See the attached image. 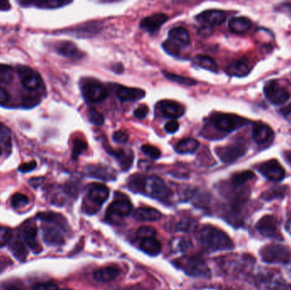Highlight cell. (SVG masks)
Instances as JSON below:
<instances>
[{"label": "cell", "instance_id": "cell-2", "mask_svg": "<svg viewBox=\"0 0 291 290\" xmlns=\"http://www.w3.org/2000/svg\"><path fill=\"white\" fill-rule=\"evenodd\" d=\"M197 237L203 247L207 250H228L234 248V243L229 235L210 225L204 226L198 232Z\"/></svg>", "mask_w": 291, "mask_h": 290}, {"label": "cell", "instance_id": "cell-4", "mask_svg": "<svg viewBox=\"0 0 291 290\" xmlns=\"http://www.w3.org/2000/svg\"><path fill=\"white\" fill-rule=\"evenodd\" d=\"M174 265L191 277H209L210 271L201 257L186 256L174 261Z\"/></svg>", "mask_w": 291, "mask_h": 290}, {"label": "cell", "instance_id": "cell-1", "mask_svg": "<svg viewBox=\"0 0 291 290\" xmlns=\"http://www.w3.org/2000/svg\"><path fill=\"white\" fill-rule=\"evenodd\" d=\"M128 187L135 193H142L158 200H166L172 194L164 179L157 176L145 177L136 174L128 179Z\"/></svg>", "mask_w": 291, "mask_h": 290}, {"label": "cell", "instance_id": "cell-40", "mask_svg": "<svg viewBox=\"0 0 291 290\" xmlns=\"http://www.w3.org/2000/svg\"><path fill=\"white\" fill-rule=\"evenodd\" d=\"M40 100L41 98L39 95H26L21 100V106L26 109L33 108L40 104Z\"/></svg>", "mask_w": 291, "mask_h": 290}, {"label": "cell", "instance_id": "cell-58", "mask_svg": "<svg viewBox=\"0 0 291 290\" xmlns=\"http://www.w3.org/2000/svg\"><path fill=\"white\" fill-rule=\"evenodd\" d=\"M5 290H21V288L16 285H10L8 287H6Z\"/></svg>", "mask_w": 291, "mask_h": 290}, {"label": "cell", "instance_id": "cell-13", "mask_svg": "<svg viewBox=\"0 0 291 290\" xmlns=\"http://www.w3.org/2000/svg\"><path fill=\"white\" fill-rule=\"evenodd\" d=\"M256 229L264 237L274 239H282V237L278 232V222L272 214H267L263 216L257 223Z\"/></svg>", "mask_w": 291, "mask_h": 290}, {"label": "cell", "instance_id": "cell-39", "mask_svg": "<svg viewBox=\"0 0 291 290\" xmlns=\"http://www.w3.org/2000/svg\"><path fill=\"white\" fill-rule=\"evenodd\" d=\"M88 148V145L84 140L79 138H77L74 140V144H73V153H72V157L74 159H77L79 158V155H81L82 153H84Z\"/></svg>", "mask_w": 291, "mask_h": 290}, {"label": "cell", "instance_id": "cell-30", "mask_svg": "<svg viewBox=\"0 0 291 290\" xmlns=\"http://www.w3.org/2000/svg\"><path fill=\"white\" fill-rule=\"evenodd\" d=\"M88 174L94 178L102 179H115V173L113 169L103 165H90L87 169Z\"/></svg>", "mask_w": 291, "mask_h": 290}, {"label": "cell", "instance_id": "cell-12", "mask_svg": "<svg viewBox=\"0 0 291 290\" xmlns=\"http://www.w3.org/2000/svg\"><path fill=\"white\" fill-rule=\"evenodd\" d=\"M257 169L263 176L272 182H280L285 176L284 169L275 159L259 164Z\"/></svg>", "mask_w": 291, "mask_h": 290}, {"label": "cell", "instance_id": "cell-41", "mask_svg": "<svg viewBox=\"0 0 291 290\" xmlns=\"http://www.w3.org/2000/svg\"><path fill=\"white\" fill-rule=\"evenodd\" d=\"M164 50H166V52L168 53L169 55L173 56H179L181 54V47L179 45H176L175 43L172 42L171 40H166L163 43Z\"/></svg>", "mask_w": 291, "mask_h": 290}, {"label": "cell", "instance_id": "cell-5", "mask_svg": "<svg viewBox=\"0 0 291 290\" xmlns=\"http://www.w3.org/2000/svg\"><path fill=\"white\" fill-rule=\"evenodd\" d=\"M109 197V189L103 184H93L87 193L84 199L85 211L89 214H94L100 209L103 203Z\"/></svg>", "mask_w": 291, "mask_h": 290}, {"label": "cell", "instance_id": "cell-56", "mask_svg": "<svg viewBox=\"0 0 291 290\" xmlns=\"http://www.w3.org/2000/svg\"><path fill=\"white\" fill-rule=\"evenodd\" d=\"M11 9V4L6 0H0V11H7Z\"/></svg>", "mask_w": 291, "mask_h": 290}, {"label": "cell", "instance_id": "cell-43", "mask_svg": "<svg viewBox=\"0 0 291 290\" xmlns=\"http://www.w3.org/2000/svg\"><path fill=\"white\" fill-rule=\"evenodd\" d=\"M142 152L144 153L145 155L149 157L153 160L158 159L161 156V152L158 148H156L154 146L144 145L142 147Z\"/></svg>", "mask_w": 291, "mask_h": 290}, {"label": "cell", "instance_id": "cell-36", "mask_svg": "<svg viewBox=\"0 0 291 290\" xmlns=\"http://www.w3.org/2000/svg\"><path fill=\"white\" fill-rule=\"evenodd\" d=\"M14 79L13 68L9 65L0 64V84L8 85Z\"/></svg>", "mask_w": 291, "mask_h": 290}, {"label": "cell", "instance_id": "cell-21", "mask_svg": "<svg viewBox=\"0 0 291 290\" xmlns=\"http://www.w3.org/2000/svg\"><path fill=\"white\" fill-rule=\"evenodd\" d=\"M22 236L26 245L34 253H40L42 251L41 246L38 242V229L35 225H27L22 230Z\"/></svg>", "mask_w": 291, "mask_h": 290}, {"label": "cell", "instance_id": "cell-50", "mask_svg": "<svg viewBox=\"0 0 291 290\" xmlns=\"http://www.w3.org/2000/svg\"><path fill=\"white\" fill-rule=\"evenodd\" d=\"M33 290H59L57 285L54 282L38 283L33 287Z\"/></svg>", "mask_w": 291, "mask_h": 290}, {"label": "cell", "instance_id": "cell-28", "mask_svg": "<svg viewBox=\"0 0 291 290\" xmlns=\"http://www.w3.org/2000/svg\"><path fill=\"white\" fill-rule=\"evenodd\" d=\"M250 70L251 68L249 63L244 59H242L229 64L225 71L230 76L244 77L249 74Z\"/></svg>", "mask_w": 291, "mask_h": 290}, {"label": "cell", "instance_id": "cell-19", "mask_svg": "<svg viewBox=\"0 0 291 290\" xmlns=\"http://www.w3.org/2000/svg\"><path fill=\"white\" fill-rule=\"evenodd\" d=\"M115 91L117 97L123 102L137 101L143 99L146 95V92L142 89L125 87L123 85H117Z\"/></svg>", "mask_w": 291, "mask_h": 290}, {"label": "cell", "instance_id": "cell-35", "mask_svg": "<svg viewBox=\"0 0 291 290\" xmlns=\"http://www.w3.org/2000/svg\"><path fill=\"white\" fill-rule=\"evenodd\" d=\"M254 178V174L252 171L246 170V171L239 172V173H236L232 176L231 183L234 187L239 188V187H241Z\"/></svg>", "mask_w": 291, "mask_h": 290}, {"label": "cell", "instance_id": "cell-38", "mask_svg": "<svg viewBox=\"0 0 291 290\" xmlns=\"http://www.w3.org/2000/svg\"><path fill=\"white\" fill-rule=\"evenodd\" d=\"M87 118L89 123L95 126H102L104 124V117L95 109H89V111L87 113Z\"/></svg>", "mask_w": 291, "mask_h": 290}, {"label": "cell", "instance_id": "cell-17", "mask_svg": "<svg viewBox=\"0 0 291 290\" xmlns=\"http://www.w3.org/2000/svg\"><path fill=\"white\" fill-rule=\"evenodd\" d=\"M104 148L108 154L113 156V158L118 162L121 169H123V171H128V169H131L134 160V153L132 151H126L123 149L114 151L113 148L111 149L110 147L108 145L104 146Z\"/></svg>", "mask_w": 291, "mask_h": 290}, {"label": "cell", "instance_id": "cell-57", "mask_svg": "<svg viewBox=\"0 0 291 290\" xmlns=\"http://www.w3.org/2000/svg\"><path fill=\"white\" fill-rule=\"evenodd\" d=\"M283 156H284V159L286 161L291 164V151H286L283 153Z\"/></svg>", "mask_w": 291, "mask_h": 290}, {"label": "cell", "instance_id": "cell-59", "mask_svg": "<svg viewBox=\"0 0 291 290\" xmlns=\"http://www.w3.org/2000/svg\"><path fill=\"white\" fill-rule=\"evenodd\" d=\"M286 119L291 124V110L285 114Z\"/></svg>", "mask_w": 291, "mask_h": 290}, {"label": "cell", "instance_id": "cell-31", "mask_svg": "<svg viewBox=\"0 0 291 290\" xmlns=\"http://www.w3.org/2000/svg\"><path fill=\"white\" fill-rule=\"evenodd\" d=\"M200 147V142L193 138H185L182 140H179L175 149L176 152L181 154H188V153H193L197 151Z\"/></svg>", "mask_w": 291, "mask_h": 290}, {"label": "cell", "instance_id": "cell-11", "mask_svg": "<svg viewBox=\"0 0 291 290\" xmlns=\"http://www.w3.org/2000/svg\"><path fill=\"white\" fill-rule=\"evenodd\" d=\"M247 147L244 143L235 142L215 148V153L220 161L225 164H232L246 153Z\"/></svg>", "mask_w": 291, "mask_h": 290}, {"label": "cell", "instance_id": "cell-46", "mask_svg": "<svg viewBox=\"0 0 291 290\" xmlns=\"http://www.w3.org/2000/svg\"><path fill=\"white\" fill-rule=\"evenodd\" d=\"M196 224L194 221L189 219H181L178 222H176V226H175V229L176 231H189L194 227V225Z\"/></svg>", "mask_w": 291, "mask_h": 290}, {"label": "cell", "instance_id": "cell-55", "mask_svg": "<svg viewBox=\"0 0 291 290\" xmlns=\"http://www.w3.org/2000/svg\"><path fill=\"white\" fill-rule=\"evenodd\" d=\"M278 11L291 16V3H283L278 6Z\"/></svg>", "mask_w": 291, "mask_h": 290}, {"label": "cell", "instance_id": "cell-60", "mask_svg": "<svg viewBox=\"0 0 291 290\" xmlns=\"http://www.w3.org/2000/svg\"><path fill=\"white\" fill-rule=\"evenodd\" d=\"M2 154H3V148L0 146V156L2 155Z\"/></svg>", "mask_w": 291, "mask_h": 290}, {"label": "cell", "instance_id": "cell-34", "mask_svg": "<svg viewBox=\"0 0 291 290\" xmlns=\"http://www.w3.org/2000/svg\"><path fill=\"white\" fill-rule=\"evenodd\" d=\"M163 74L166 79H168L169 80H171L172 82L179 84V85H186V86H193V85L197 84V81L195 79H191V78H188V77L181 76V75L172 74V72H170L168 71H163Z\"/></svg>", "mask_w": 291, "mask_h": 290}, {"label": "cell", "instance_id": "cell-33", "mask_svg": "<svg viewBox=\"0 0 291 290\" xmlns=\"http://www.w3.org/2000/svg\"><path fill=\"white\" fill-rule=\"evenodd\" d=\"M192 63L195 66L205 69L208 71H212V72H218V66L214 59L211 58L210 56H204V55H199L194 57L192 60Z\"/></svg>", "mask_w": 291, "mask_h": 290}, {"label": "cell", "instance_id": "cell-15", "mask_svg": "<svg viewBox=\"0 0 291 290\" xmlns=\"http://www.w3.org/2000/svg\"><path fill=\"white\" fill-rule=\"evenodd\" d=\"M169 16L165 13L152 14L142 19L140 27L145 32L154 33L160 29V27L168 21Z\"/></svg>", "mask_w": 291, "mask_h": 290}, {"label": "cell", "instance_id": "cell-54", "mask_svg": "<svg viewBox=\"0 0 291 290\" xmlns=\"http://www.w3.org/2000/svg\"><path fill=\"white\" fill-rule=\"evenodd\" d=\"M189 243L188 241L186 240L185 238H179L178 242L176 243V248L180 252H184L188 248Z\"/></svg>", "mask_w": 291, "mask_h": 290}, {"label": "cell", "instance_id": "cell-48", "mask_svg": "<svg viewBox=\"0 0 291 290\" xmlns=\"http://www.w3.org/2000/svg\"><path fill=\"white\" fill-rule=\"evenodd\" d=\"M113 140L114 142L118 144H125L128 140V135L124 130H118L113 135Z\"/></svg>", "mask_w": 291, "mask_h": 290}, {"label": "cell", "instance_id": "cell-3", "mask_svg": "<svg viewBox=\"0 0 291 290\" xmlns=\"http://www.w3.org/2000/svg\"><path fill=\"white\" fill-rule=\"evenodd\" d=\"M40 219L45 222L43 234L45 243L50 245H60L64 243V231L66 222L63 217L53 212L39 214Z\"/></svg>", "mask_w": 291, "mask_h": 290}, {"label": "cell", "instance_id": "cell-20", "mask_svg": "<svg viewBox=\"0 0 291 290\" xmlns=\"http://www.w3.org/2000/svg\"><path fill=\"white\" fill-rule=\"evenodd\" d=\"M252 136L259 145H265L273 140L274 133L270 127L264 124H255L253 127Z\"/></svg>", "mask_w": 291, "mask_h": 290}, {"label": "cell", "instance_id": "cell-53", "mask_svg": "<svg viewBox=\"0 0 291 290\" xmlns=\"http://www.w3.org/2000/svg\"><path fill=\"white\" fill-rule=\"evenodd\" d=\"M37 167V163L35 161L28 162V163H25V164H21L19 167V171L22 172V173H26V172H30L34 170Z\"/></svg>", "mask_w": 291, "mask_h": 290}, {"label": "cell", "instance_id": "cell-47", "mask_svg": "<svg viewBox=\"0 0 291 290\" xmlns=\"http://www.w3.org/2000/svg\"><path fill=\"white\" fill-rule=\"evenodd\" d=\"M137 237H139L140 239H143V238L150 237H156V231L152 227H140L137 231Z\"/></svg>", "mask_w": 291, "mask_h": 290}, {"label": "cell", "instance_id": "cell-18", "mask_svg": "<svg viewBox=\"0 0 291 290\" xmlns=\"http://www.w3.org/2000/svg\"><path fill=\"white\" fill-rule=\"evenodd\" d=\"M132 203L128 198H121L115 199L111 203L108 208V215H115L118 217L128 216L132 212Z\"/></svg>", "mask_w": 291, "mask_h": 290}, {"label": "cell", "instance_id": "cell-9", "mask_svg": "<svg viewBox=\"0 0 291 290\" xmlns=\"http://www.w3.org/2000/svg\"><path fill=\"white\" fill-rule=\"evenodd\" d=\"M21 85L28 90H38L44 86L40 74L34 69L26 66H18L16 68Z\"/></svg>", "mask_w": 291, "mask_h": 290}, {"label": "cell", "instance_id": "cell-52", "mask_svg": "<svg viewBox=\"0 0 291 290\" xmlns=\"http://www.w3.org/2000/svg\"><path fill=\"white\" fill-rule=\"evenodd\" d=\"M179 129V124L178 122H176V120H171V121L166 123V126H165V129L166 131L169 134H174L176 133Z\"/></svg>", "mask_w": 291, "mask_h": 290}, {"label": "cell", "instance_id": "cell-7", "mask_svg": "<svg viewBox=\"0 0 291 290\" xmlns=\"http://www.w3.org/2000/svg\"><path fill=\"white\" fill-rule=\"evenodd\" d=\"M81 91L84 100L88 103H100L108 96L105 86L92 79H85L82 81Z\"/></svg>", "mask_w": 291, "mask_h": 290}, {"label": "cell", "instance_id": "cell-24", "mask_svg": "<svg viewBox=\"0 0 291 290\" xmlns=\"http://www.w3.org/2000/svg\"><path fill=\"white\" fill-rule=\"evenodd\" d=\"M133 217L139 222H155L161 219L162 214L156 208L147 207L136 209L133 213Z\"/></svg>", "mask_w": 291, "mask_h": 290}, {"label": "cell", "instance_id": "cell-14", "mask_svg": "<svg viewBox=\"0 0 291 290\" xmlns=\"http://www.w3.org/2000/svg\"><path fill=\"white\" fill-rule=\"evenodd\" d=\"M157 110L167 119H176L185 114V107L180 103L172 100H161L157 104Z\"/></svg>", "mask_w": 291, "mask_h": 290}, {"label": "cell", "instance_id": "cell-42", "mask_svg": "<svg viewBox=\"0 0 291 290\" xmlns=\"http://www.w3.org/2000/svg\"><path fill=\"white\" fill-rule=\"evenodd\" d=\"M28 198L22 193H16L11 199V205L15 208H22L28 204Z\"/></svg>", "mask_w": 291, "mask_h": 290}, {"label": "cell", "instance_id": "cell-16", "mask_svg": "<svg viewBox=\"0 0 291 290\" xmlns=\"http://www.w3.org/2000/svg\"><path fill=\"white\" fill-rule=\"evenodd\" d=\"M227 15L224 11L218 10H209L204 11L196 16L198 21L204 24V26L212 28L213 26H220L225 21Z\"/></svg>", "mask_w": 291, "mask_h": 290}, {"label": "cell", "instance_id": "cell-37", "mask_svg": "<svg viewBox=\"0 0 291 290\" xmlns=\"http://www.w3.org/2000/svg\"><path fill=\"white\" fill-rule=\"evenodd\" d=\"M284 194H285L284 187H274L263 193L262 198L265 200H272L274 198H282Z\"/></svg>", "mask_w": 291, "mask_h": 290}, {"label": "cell", "instance_id": "cell-25", "mask_svg": "<svg viewBox=\"0 0 291 290\" xmlns=\"http://www.w3.org/2000/svg\"><path fill=\"white\" fill-rule=\"evenodd\" d=\"M169 40L179 45L180 47L186 46L190 43V35L184 27L177 26L169 31Z\"/></svg>", "mask_w": 291, "mask_h": 290}, {"label": "cell", "instance_id": "cell-61", "mask_svg": "<svg viewBox=\"0 0 291 290\" xmlns=\"http://www.w3.org/2000/svg\"><path fill=\"white\" fill-rule=\"evenodd\" d=\"M61 290H72V289H69V288H64V289H61Z\"/></svg>", "mask_w": 291, "mask_h": 290}, {"label": "cell", "instance_id": "cell-29", "mask_svg": "<svg viewBox=\"0 0 291 290\" xmlns=\"http://www.w3.org/2000/svg\"><path fill=\"white\" fill-rule=\"evenodd\" d=\"M140 248L149 256H156L161 252L162 245L156 237H150L141 239Z\"/></svg>", "mask_w": 291, "mask_h": 290}, {"label": "cell", "instance_id": "cell-23", "mask_svg": "<svg viewBox=\"0 0 291 290\" xmlns=\"http://www.w3.org/2000/svg\"><path fill=\"white\" fill-rule=\"evenodd\" d=\"M72 1L66 0H35V1H19V4L23 6H35L41 9H56L68 6Z\"/></svg>", "mask_w": 291, "mask_h": 290}, {"label": "cell", "instance_id": "cell-32", "mask_svg": "<svg viewBox=\"0 0 291 290\" xmlns=\"http://www.w3.org/2000/svg\"><path fill=\"white\" fill-rule=\"evenodd\" d=\"M10 249L13 256L21 262L26 261L27 257V248L26 243L21 241V238H15L12 242H10Z\"/></svg>", "mask_w": 291, "mask_h": 290}, {"label": "cell", "instance_id": "cell-49", "mask_svg": "<svg viewBox=\"0 0 291 290\" xmlns=\"http://www.w3.org/2000/svg\"><path fill=\"white\" fill-rule=\"evenodd\" d=\"M148 113H149V109H148L147 105H142L138 106V107L135 110L133 114H134L135 118L143 119L147 116Z\"/></svg>", "mask_w": 291, "mask_h": 290}, {"label": "cell", "instance_id": "cell-27", "mask_svg": "<svg viewBox=\"0 0 291 290\" xmlns=\"http://www.w3.org/2000/svg\"><path fill=\"white\" fill-rule=\"evenodd\" d=\"M120 274V270L116 267H106L94 272V278L97 282H108L116 279Z\"/></svg>", "mask_w": 291, "mask_h": 290}, {"label": "cell", "instance_id": "cell-6", "mask_svg": "<svg viewBox=\"0 0 291 290\" xmlns=\"http://www.w3.org/2000/svg\"><path fill=\"white\" fill-rule=\"evenodd\" d=\"M210 123L218 131L222 133L231 132L240 129L249 124L247 119L234 114H218L210 118Z\"/></svg>", "mask_w": 291, "mask_h": 290}, {"label": "cell", "instance_id": "cell-26", "mask_svg": "<svg viewBox=\"0 0 291 290\" xmlns=\"http://www.w3.org/2000/svg\"><path fill=\"white\" fill-rule=\"evenodd\" d=\"M251 26V21H249V19L243 16L233 17L229 22V30L237 34L245 33L250 29Z\"/></svg>", "mask_w": 291, "mask_h": 290}, {"label": "cell", "instance_id": "cell-44", "mask_svg": "<svg viewBox=\"0 0 291 290\" xmlns=\"http://www.w3.org/2000/svg\"><path fill=\"white\" fill-rule=\"evenodd\" d=\"M0 144L11 146V130L4 124H0Z\"/></svg>", "mask_w": 291, "mask_h": 290}, {"label": "cell", "instance_id": "cell-51", "mask_svg": "<svg viewBox=\"0 0 291 290\" xmlns=\"http://www.w3.org/2000/svg\"><path fill=\"white\" fill-rule=\"evenodd\" d=\"M11 100V95L10 93L4 89L0 87V105H6Z\"/></svg>", "mask_w": 291, "mask_h": 290}, {"label": "cell", "instance_id": "cell-45", "mask_svg": "<svg viewBox=\"0 0 291 290\" xmlns=\"http://www.w3.org/2000/svg\"><path fill=\"white\" fill-rule=\"evenodd\" d=\"M12 238V231L8 227H0V248L8 244Z\"/></svg>", "mask_w": 291, "mask_h": 290}, {"label": "cell", "instance_id": "cell-22", "mask_svg": "<svg viewBox=\"0 0 291 290\" xmlns=\"http://www.w3.org/2000/svg\"><path fill=\"white\" fill-rule=\"evenodd\" d=\"M56 51L61 56L71 59H79L84 56V53L70 41H63L56 45Z\"/></svg>", "mask_w": 291, "mask_h": 290}, {"label": "cell", "instance_id": "cell-8", "mask_svg": "<svg viewBox=\"0 0 291 290\" xmlns=\"http://www.w3.org/2000/svg\"><path fill=\"white\" fill-rule=\"evenodd\" d=\"M263 261L271 264L288 263L291 259V253L285 246L281 244H269L263 247L260 251Z\"/></svg>", "mask_w": 291, "mask_h": 290}, {"label": "cell", "instance_id": "cell-10", "mask_svg": "<svg viewBox=\"0 0 291 290\" xmlns=\"http://www.w3.org/2000/svg\"><path fill=\"white\" fill-rule=\"evenodd\" d=\"M266 98L273 105H282L288 101L291 94L285 87H283L276 80L268 81L264 86Z\"/></svg>", "mask_w": 291, "mask_h": 290}]
</instances>
